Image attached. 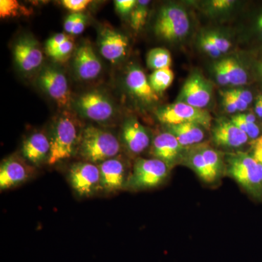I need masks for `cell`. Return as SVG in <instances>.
<instances>
[{
  "instance_id": "6da1fadb",
  "label": "cell",
  "mask_w": 262,
  "mask_h": 262,
  "mask_svg": "<svg viewBox=\"0 0 262 262\" xmlns=\"http://www.w3.org/2000/svg\"><path fill=\"white\" fill-rule=\"evenodd\" d=\"M120 151L116 136L108 131L90 125L80 132L77 152L88 163H103L116 158Z\"/></svg>"
},
{
  "instance_id": "7a4b0ae2",
  "label": "cell",
  "mask_w": 262,
  "mask_h": 262,
  "mask_svg": "<svg viewBox=\"0 0 262 262\" xmlns=\"http://www.w3.org/2000/svg\"><path fill=\"white\" fill-rule=\"evenodd\" d=\"M80 133L77 124L69 115H63L57 119L52 129L51 154L48 164L54 165L69 159L77 152Z\"/></svg>"
},
{
  "instance_id": "3957f363",
  "label": "cell",
  "mask_w": 262,
  "mask_h": 262,
  "mask_svg": "<svg viewBox=\"0 0 262 262\" xmlns=\"http://www.w3.org/2000/svg\"><path fill=\"white\" fill-rule=\"evenodd\" d=\"M228 173L254 196H262V165L253 156L234 155L228 160Z\"/></svg>"
},
{
  "instance_id": "277c9868",
  "label": "cell",
  "mask_w": 262,
  "mask_h": 262,
  "mask_svg": "<svg viewBox=\"0 0 262 262\" xmlns=\"http://www.w3.org/2000/svg\"><path fill=\"white\" fill-rule=\"evenodd\" d=\"M168 173V165L161 160L138 158L129 176L126 188L141 190L158 187L165 182Z\"/></svg>"
},
{
  "instance_id": "5b68a950",
  "label": "cell",
  "mask_w": 262,
  "mask_h": 262,
  "mask_svg": "<svg viewBox=\"0 0 262 262\" xmlns=\"http://www.w3.org/2000/svg\"><path fill=\"white\" fill-rule=\"evenodd\" d=\"M156 116L160 122L167 125L194 123L207 130L211 127L212 117L209 112L177 101L158 108Z\"/></svg>"
},
{
  "instance_id": "8992f818",
  "label": "cell",
  "mask_w": 262,
  "mask_h": 262,
  "mask_svg": "<svg viewBox=\"0 0 262 262\" xmlns=\"http://www.w3.org/2000/svg\"><path fill=\"white\" fill-rule=\"evenodd\" d=\"M189 27L185 10L177 5H170L160 10L154 28L155 34L160 37L173 41L187 35Z\"/></svg>"
},
{
  "instance_id": "52a82bcc",
  "label": "cell",
  "mask_w": 262,
  "mask_h": 262,
  "mask_svg": "<svg viewBox=\"0 0 262 262\" xmlns=\"http://www.w3.org/2000/svg\"><path fill=\"white\" fill-rule=\"evenodd\" d=\"M69 181L77 195L91 196L101 190L100 170L96 164L80 162L72 165L69 170Z\"/></svg>"
},
{
  "instance_id": "ba28073f",
  "label": "cell",
  "mask_w": 262,
  "mask_h": 262,
  "mask_svg": "<svg viewBox=\"0 0 262 262\" xmlns=\"http://www.w3.org/2000/svg\"><path fill=\"white\" fill-rule=\"evenodd\" d=\"M76 104L82 116L94 121H107L115 115V106L111 100L99 91L82 94Z\"/></svg>"
},
{
  "instance_id": "9c48e42d",
  "label": "cell",
  "mask_w": 262,
  "mask_h": 262,
  "mask_svg": "<svg viewBox=\"0 0 262 262\" xmlns=\"http://www.w3.org/2000/svg\"><path fill=\"white\" fill-rule=\"evenodd\" d=\"M212 85L203 75L194 72L184 82L177 102L187 103L198 108H204L211 101Z\"/></svg>"
},
{
  "instance_id": "30bf717a",
  "label": "cell",
  "mask_w": 262,
  "mask_h": 262,
  "mask_svg": "<svg viewBox=\"0 0 262 262\" xmlns=\"http://www.w3.org/2000/svg\"><path fill=\"white\" fill-rule=\"evenodd\" d=\"M39 85L59 106H64L70 101L68 81L63 72L56 67L43 69L37 78Z\"/></svg>"
},
{
  "instance_id": "8fae6325",
  "label": "cell",
  "mask_w": 262,
  "mask_h": 262,
  "mask_svg": "<svg viewBox=\"0 0 262 262\" xmlns=\"http://www.w3.org/2000/svg\"><path fill=\"white\" fill-rule=\"evenodd\" d=\"M100 170L101 191L113 194L126 188L130 174L125 164L119 158L106 160L98 165Z\"/></svg>"
},
{
  "instance_id": "7c38bea8",
  "label": "cell",
  "mask_w": 262,
  "mask_h": 262,
  "mask_svg": "<svg viewBox=\"0 0 262 262\" xmlns=\"http://www.w3.org/2000/svg\"><path fill=\"white\" fill-rule=\"evenodd\" d=\"M13 56L19 70L30 73L42 65L43 54L39 43L29 36L20 37L13 48Z\"/></svg>"
},
{
  "instance_id": "4fadbf2b",
  "label": "cell",
  "mask_w": 262,
  "mask_h": 262,
  "mask_svg": "<svg viewBox=\"0 0 262 262\" xmlns=\"http://www.w3.org/2000/svg\"><path fill=\"white\" fill-rule=\"evenodd\" d=\"M33 173L34 170L25 162L16 157H10L3 160L0 166V189L4 191L24 184Z\"/></svg>"
},
{
  "instance_id": "5bb4252c",
  "label": "cell",
  "mask_w": 262,
  "mask_h": 262,
  "mask_svg": "<svg viewBox=\"0 0 262 262\" xmlns=\"http://www.w3.org/2000/svg\"><path fill=\"white\" fill-rule=\"evenodd\" d=\"M98 44L100 53L103 57L115 63L125 56L129 43L126 36L122 33L106 28L101 31Z\"/></svg>"
},
{
  "instance_id": "9a60e30c",
  "label": "cell",
  "mask_w": 262,
  "mask_h": 262,
  "mask_svg": "<svg viewBox=\"0 0 262 262\" xmlns=\"http://www.w3.org/2000/svg\"><path fill=\"white\" fill-rule=\"evenodd\" d=\"M76 75L82 80L96 78L102 70V64L95 53L94 48L84 43L77 48L74 58Z\"/></svg>"
},
{
  "instance_id": "2e32d148",
  "label": "cell",
  "mask_w": 262,
  "mask_h": 262,
  "mask_svg": "<svg viewBox=\"0 0 262 262\" xmlns=\"http://www.w3.org/2000/svg\"><path fill=\"white\" fill-rule=\"evenodd\" d=\"M183 148L173 134L165 132L155 138L150 152L153 158L161 160L170 168L180 158Z\"/></svg>"
},
{
  "instance_id": "e0dca14e",
  "label": "cell",
  "mask_w": 262,
  "mask_h": 262,
  "mask_svg": "<svg viewBox=\"0 0 262 262\" xmlns=\"http://www.w3.org/2000/svg\"><path fill=\"white\" fill-rule=\"evenodd\" d=\"M122 139L127 149L134 154H140L150 144L147 130L134 118L128 119L123 124Z\"/></svg>"
},
{
  "instance_id": "ac0fdd59",
  "label": "cell",
  "mask_w": 262,
  "mask_h": 262,
  "mask_svg": "<svg viewBox=\"0 0 262 262\" xmlns=\"http://www.w3.org/2000/svg\"><path fill=\"white\" fill-rule=\"evenodd\" d=\"M22 154L29 163L39 166L49 160L51 141L43 133H34L24 141Z\"/></svg>"
},
{
  "instance_id": "d6986e66",
  "label": "cell",
  "mask_w": 262,
  "mask_h": 262,
  "mask_svg": "<svg viewBox=\"0 0 262 262\" xmlns=\"http://www.w3.org/2000/svg\"><path fill=\"white\" fill-rule=\"evenodd\" d=\"M213 140L218 146L237 148L247 142L248 136L232 121L220 120L212 131Z\"/></svg>"
},
{
  "instance_id": "ffe728a7",
  "label": "cell",
  "mask_w": 262,
  "mask_h": 262,
  "mask_svg": "<svg viewBox=\"0 0 262 262\" xmlns=\"http://www.w3.org/2000/svg\"><path fill=\"white\" fill-rule=\"evenodd\" d=\"M125 82L129 91L136 97L146 102H154L159 100L158 94L155 92L145 73L136 66H133L127 71Z\"/></svg>"
},
{
  "instance_id": "44dd1931",
  "label": "cell",
  "mask_w": 262,
  "mask_h": 262,
  "mask_svg": "<svg viewBox=\"0 0 262 262\" xmlns=\"http://www.w3.org/2000/svg\"><path fill=\"white\" fill-rule=\"evenodd\" d=\"M174 80V74L170 67L155 70L149 76L150 85L156 94H162L171 85Z\"/></svg>"
},
{
  "instance_id": "7402d4cb",
  "label": "cell",
  "mask_w": 262,
  "mask_h": 262,
  "mask_svg": "<svg viewBox=\"0 0 262 262\" xmlns=\"http://www.w3.org/2000/svg\"><path fill=\"white\" fill-rule=\"evenodd\" d=\"M171 62V55L165 48H153L146 56V63L151 70H158L170 67Z\"/></svg>"
},
{
  "instance_id": "603a6c76",
  "label": "cell",
  "mask_w": 262,
  "mask_h": 262,
  "mask_svg": "<svg viewBox=\"0 0 262 262\" xmlns=\"http://www.w3.org/2000/svg\"><path fill=\"white\" fill-rule=\"evenodd\" d=\"M223 62L229 84L237 86L243 85L247 82V74L238 61L234 58H227L224 59Z\"/></svg>"
},
{
  "instance_id": "cb8c5ba5",
  "label": "cell",
  "mask_w": 262,
  "mask_h": 262,
  "mask_svg": "<svg viewBox=\"0 0 262 262\" xmlns=\"http://www.w3.org/2000/svg\"><path fill=\"white\" fill-rule=\"evenodd\" d=\"M187 161L189 167L192 168L198 174V177L203 181L206 182H213L215 181L200 150L189 155Z\"/></svg>"
},
{
  "instance_id": "d4e9b609",
  "label": "cell",
  "mask_w": 262,
  "mask_h": 262,
  "mask_svg": "<svg viewBox=\"0 0 262 262\" xmlns=\"http://www.w3.org/2000/svg\"><path fill=\"white\" fill-rule=\"evenodd\" d=\"M149 4L150 2L147 0H139L131 12L130 26L136 32L141 30L145 25Z\"/></svg>"
},
{
  "instance_id": "484cf974",
  "label": "cell",
  "mask_w": 262,
  "mask_h": 262,
  "mask_svg": "<svg viewBox=\"0 0 262 262\" xmlns=\"http://www.w3.org/2000/svg\"><path fill=\"white\" fill-rule=\"evenodd\" d=\"M199 150L204 158L211 175L215 180V179L222 173V168H223V163L221 160L220 155L211 148L203 147Z\"/></svg>"
},
{
  "instance_id": "4316f807",
  "label": "cell",
  "mask_w": 262,
  "mask_h": 262,
  "mask_svg": "<svg viewBox=\"0 0 262 262\" xmlns=\"http://www.w3.org/2000/svg\"><path fill=\"white\" fill-rule=\"evenodd\" d=\"M27 9L19 4L16 0H1L0 1V16L1 18L15 17L26 14Z\"/></svg>"
},
{
  "instance_id": "83f0119b",
  "label": "cell",
  "mask_w": 262,
  "mask_h": 262,
  "mask_svg": "<svg viewBox=\"0 0 262 262\" xmlns=\"http://www.w3.org/2000/svg\"><path fill=\"white\" fill-rule=\"evenodd\" d=\"M74 43L71 40L70 38L68 40L60 46L59 47L48 52V55L53 58V59L58 61H64L70 57L71 53L73 51Z\"/></svg>"
},
{
  "instance_id": "f1b7e54d",
  "label": "cell",
  "mask_w": 262,
  "mask_h": 262,
  "mask_svg": "<svg viewBox=\"0 0 262 262\" xmlns=\"http://www.w3.org/2000/svg\"><path fill=\"white\" fill-rule=\"evenodd\" d=\"M179 125L192 139L194 144H198L204 139V131L200 125L194 123H182Z\"/></svg>"
},
{
  "instance_id": "f546056e",
  "label": "cell",
  "mask_w": 262,
  "mask_h": 262,
  "mask_svg": "<svg viewBox=\"0 0 262 262\" xmlns=\"http://www.w3.org/2000/svg\"><path fill=\"white\" fill-rule=\"evenodd\" d=\"M168 132L173 134V135L177 138L179 144H180L183 147L194 144V142H193L192 139L186 134L185 131L183 130L180 125H168Z\"/></svg>"
},
{
  "instance_id": "4dcf8cb0",
  "label": "cell",
  "mask_w": 262,
  "mask_h": 262,
  "mask_svg": "<svg viewBox=\"0 0 262 262\" xmlns=\"http://www.w3.org/2000/svg\"><path fill=\"white\" fill-rule=\"evenodd\" d=\"M206 37L215 45V47L220 50L221 53H227L229 51L231 43L225 37L215 33H209L206 34Z\"/></svg>"
},
{
  "instance_id": "1f68e13d",
  "label": "cell",
  "mask_w": 262,
  "mask_h": 262,
  "mask_svg": "<svg viewBox=\"0 0 262 262\" xmlns=\"http://www.w3.org/2000/svg\"><path fill=\"white\" fill-rule=\"evenodd\" d=\"M91 3L90 0H63L62 4L67 9L73 11L74 13H80L85 9L88 5Z\"/></svg>"
},
{
  "instance_id": "d6a6232c",
  "label": "cell",
  "mask_w": 262,
  "mask_h": 262,
  "mask_svg": "<svg viewBox=\"0 0 262 262\" xmlns=\"http://www.w3.org/2000/svg\"><path fill=\"white\" fill-rule=\"evenodd\" d=\"M70 37L66 35L63 33H59V34H55L54 36L50 38L46 42V51L49 52L56 49V48L59 47L66 41L68 40Z\"/></svg>"
},
{
  "instance_id": "836d02e7",
  "label": "cell",
  "mask_w": 262,
  "mask_h": 262,
  "mask_svg": "<svg viewBox=\"0 0 262 262\" xmlns=\"http://www.w3.org/2000/svg\"><path fill=\"white\" fill-rule=\"evenodd\" d=\"M136 0H116L115 2L116 9L120 14L125 15L131 13L136 6Z\"/></svg>"
},
{
  "instance_id": "e575fe53",
  "label": "cell",
  "mask_w": 262,
  "mask_h": 262,
  "mask_svg": "<svg viewBox=\"0 0 262 262\" xmlns=\"http://www.w3.org/2000/svg\"><path fill=\"white\" fill-rule=\"evenodd\" d=\"M214 70L215 77H216L217 82H218L219 84L223 86L229 84L228 77H227V72H226L225 65H224L223 60L215 63Z\"/></svg>"
},
{
  "instance_id": "d590c367",
  "label": "cell",
  "mask_w": 262,
  "mask_h": 262,
  "mask_svg": "<svg viewBox=\"0 0 262 262\" xmlns=\"http://www.w3.org/2000/svg\"><path fill=\"white\" fill-rule=\"evenodd\" d=\"M200 44H201L203 49L204 50L206 53H208L210 56L213 57V58H217V57L220 56V55L222 54L220 50L215 47V45L211 42L206 36L201 38Z\"/></svg>"
},
{
  "instance_id": "8d00e7d4",
  "label": "cell",
  "mask_w": 262,
  "mask_h": 262,
  "mask_svg": "<svg viewBox=\"0 0 262 262\" xmlns=\"http://www.w3.org/2000/svg\"><path fill=\"white\" fill-rule=\"evenodd\" d=\"M86 23H87V17H86V15H84L83 13H79L72 34L79 35V34H82L84 29H85Z\"/></svg>"
},
{
  "instance_id": "74e56055",
  "label": "cell",
  "mask_w": 262,
  "mask_h": 262,
  "mask_svg": "<svg viewBox=\"0 0 262 262\" xmlns=\"http://www.w3.org/2000/svg\"><path fill=\"white\" fill-rule=\"evenodd\" d=\"M253 158L262 165V136L252 143Z\"/></svg>"
},
{
  "instance_id": "f35d334b",
  "label": "cell",
  "mask_w": 262,
  "mask_h": 262,
  "mask_svg": "<svg viewBox=\"0 0 262 262\" xmlns=\"http://www.w3.org/2000/svg\"><path fill=\"white\" fill-rule=\"evenodd\" d=\"M79 13H73L66 18L63 27L67 34H72Z\"/></svg>"
},
{
  "instance_id": "ab89813d",
  "label": "cell",
  "mask_w": 262,
  "mask_h": 262,
  "mask_svg": "<svg viewBox=\"0 0 262 262\" xmlns=\"http://www.w3.org/2000/svg\"><path fill=\"white\" fill-rule=\"evenodd\" d=\"M223 103L226 111L229 113H234L237 111V106L234 103L233 100L229 96L228 93L226 91L223 94Z\"/></svg>"
},
{
  "instance_id": "60d3db41",
  "label": "cell",
  "mask_w": 262,
  "mask_h": 262,
  "mask_svg": "<svg viewBox=\"0 0 262 262\" xmlns=\"http://www.w3.org/2000/svg\"><path fill=\"white\" fill-rule=\"evenodd\" d=\"M230 96L232 98V99L233 100L234 103H235L236 106H237V111H245V110H247L248 104L246 101H244V100L241 99V98L239 97L238 96H237L235 94H234L231 90L227 91Z\"/></svg>"
},
{
  "instance_id": "b9f144b4",
  "label": "cell",
  "mask_w": 262,
  "mask_h": 262,
  "mask_svg": "<svg viewBox=\"0 0 262 262\" xmlns=\"http://www.w3.org/2000/svg\"><path fill=\"white\" fill-rule=\"evenodd\" d=\"M234 94L238 96L241 99L244 100V101H246L248 104L252 102L253 101V96L252 94L248 90H245L242 89H235L233 90H231Z\"/></svg>"
},
{
  "instance_id": "7bdbcfd3",
  "label": "cell",
  "mask_w": 262,
  "mask_h": 262,
  "mask_svg": "<svg viewBox=\"0 0 262 262\" xmlns=\"http://www.w3.org/2000/svg\"><path fill=\"white\" fill-rule=\"evenodd\" d=\"M231 121L234 124L235 126L238 127L239 130L244 132L245 134H247L248 133V122L245 121L241 115H234L232 117Z\"/></svg>"
},
{
  "instance_id": "ee69618b",
  "label": "cell",
  "mask_w": 262,
  "mask_h": 262,
  "mask_svg": "<svg viewBox=\"0 0 262 262\" xmlns=\"http://www.w3.org/2000/svg\"><path fill=\"white\" fill-rule=\"evenodd\" d=\"M233 1H229V0H215L212 2L211 5L214 9L222 10L228 9L232 5Z\"/></svg>"
},
{
  "instance_id": "f6af8a7d",
  "label": "cell",
  "mask_w": 262,
  "mask_h": 262,
  "mask_svg": "<svg viewBox=\"0 0 262 262\" xmlns=\"http://www.w3.org/2000/svg\"><path fill=\"white\" fill-rule=\"evenodd\" d=\"M259 135V128L256 123H248V133L247 136L248 137L252 139H256Z\"/></svg>"
},
{
  "instance_id": "bcb514c9",
  "label": "cell",
  "mask_w": 262,
  "mask_h": 262,
  "mask_svg": "<svg viewBox=\"0 0 262 262\" xmlns=\"http://www.w3.org/2000/svg\"><path fill=\"white\" fill-rule=\"evenodd\" d=\"M241 116L248 123H254L256 121V117L253 113L241 114Z\"/></svg>"
},
{
  "instance_id": "7dc6e473",
  "label": "cell",
  "mask_w": 262,
  "mask_h": 262,
  "mask_svg": "<svg viewBox=\"0 0 262 262\" xmlns=\"http://www.w3.org/2000/svg\"><path fill=\"white\" fill-rule=\"evenodd\" d=\"M256 113L258 116L262 117V97L259 96L256 103Z\"/></svg>"
},
{
  "instance_id": "c3c4849f",
  "label": "cell",
  "mask_w": 262,
  "mask_h": 262,
  "mask_svg": "<svg viewBox=\"0 0 262 262\" xmlns=\"http://www.w3.org/2000/svg\"><path fill=\"white\" fill-rule=\"evenodd\" d=\"M258 28H259L260 30H261V32L262 34V15L261 17H260L259 19H258Z\"/></svg>"
},
{
  "instance_id": "681fc988",
  "label": "cell",
  "mask_w": 262,
  "mask_h": 262,
  "mask_svg": "<svg viewBox=\"0 0 262 262\" xmlns=\"http://www.w3.org/2000/svg\"><path fill=\"white\" fill-rule=\"evenodd\" d=\"M260 70H261V74H262V63H261V66H260Z\"/></svg>"
},
{
  "instance_id": "f907efd6",
  "label": "cell",
  "mask_w": 262,
  "mask_h": 262,
  "mask_svg": "<svg viewBox=\"0 0 262 262\" xmlns=\"http://www.w3.org/2000/svg\"><path fill=\"white\" fill-rule=\"evenodd\" d=\"M261 97H262V96H261Z\"/></svg>"
}]
</instances>
